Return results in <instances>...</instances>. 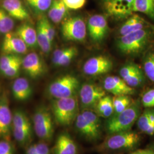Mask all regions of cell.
<instances>
[{
	"mask_svg": "<svg viewBox=\"0 0 154 154\" xmlns=\"http://www.w3.org/2000/svg\"><path fill=\"white\" fill-rule=\"evenodd\" d=\"M112 103L116 114L120 113L126 109L134 102L128 95H118L115 96L112 98Z\"/></svg>",
	"mask_w": 154,
	"mask_h": 154,
	"instance_id": "30",
	"label": "cell"
},
{
	"mask_svg": "<svg viewBox=\"0 0 154 154\" xmlns=\"http://www.w3.org/2000/svg\"><path fill=\"white\" fill-rule=\"evenodd\" d=\"M87 29L91 39L95 42L102 41L109 32V25L106 17L94 14L88 18Z\"/></svg>",
	"mask_w": 154,
	"mask_h": 154,
	"instance_id": "12",
	"label": "cell"
},
{
	"mask_svg": "<svg viewBox=\"0 0 154 154\" xmlns=\"http://www.w3.org/2000/svg\"><path fill=\"white\" fill-rule=\"evenodd\" d=\"M14 26V21L4 9H0V33H11Z\"/></svg>",
	"mask_w": 154,
	"mask_h": 154,
	"instance_id": "29",
	"label": "cell"
},
{
	"mask_svg": "<svg viewBox=\"0 0 154 154\" xmlns=\"http://www.w3.org/2000/svg\"><path fill=\"white\" fill-rule=\"evenodd\" d=\"M95 109L98 116L105 118L111 117L114 112L112 98L110 96L105 95L100 99Z\"/></svg>",
	"mask_w": 154,
	"mask_h": 154,
	"instance_id": "24",
	"label": "cell"
},
{
	"mask_svg": "<svg viewBox=\"0 0 154 154\" xmlns=\"http://www.w3.org/2000/svg\"><path fill=\"white\" fill-rule=\"evenodd\" d=\"M112 62L105 55L93 57L86 61L83 66V72L89 76H98L111 72Z\"/></svg>",
	"mask_w": 154,
	"mask_h": 154,
	"instance_id": "11",
	"label": "cell"
},
{
	"mask_svg": "<svg viewBox=\"0 0 154 154\" xmlns=\"http://www.w3.org/2000/svg\"><path fill=\"white\" fill-rule=\"evenodd\" d=\"M146 22L142 17L137 14H132L119 29L121 36L132 33L144 28Z\"/></svg>",
	"mask_w": 154,
	"mask_h": 154,
	"instance_id": "21",
	"label": "cell"
},
{
	"mask_svg": "<svg viewBox=\"0 0 154 154\" xmlns=\"http://www.w3.org/2000/svg\"><path fill=\"white\" fill-rule=\"evenodd\" d=\"M67 9L62 0H53L48 10L49 19L55 23L62 22L66 16Z\"/></svg>",
	"mask_w": 154,
	"mask_h": 154,
	"instance_id": "22",
	"label": "cell"
},
{
	"mask_svg": "<svg viewBox=\"0 0 154 154\" xmlns=\"http://www.w3.org/2000/svg\"><path fill=\"white\" fill-rule=\"evenodd\" d=\"M25 1L34 11L41 14L49 9L53 0H25Z\"/></svg>",
	"mask_w": 154,
	"mask_h": 154,
	"instance_id": "33",
	"label": "cell"
},
{
	"mask_svg": "<svg viewBox=\"0 0 154 154\" xmlns=\"http://www.w3.org/2000/svg\"><path fill=\"white\" fill-rule=\"evenodd\" d=\"M81 114L83 117L88 122L90 126L93 127L94 130L100 134V120L98 114L94 112L93 110H83Z\"/></svg>",
	"mask_w": 154,
	"mask_h": 154,
	"instance_id": "32",
	"label": "cell"
},
{
	"mask_svg": "<svg viewBox=\"0 0 154 154\" xmlns=\"http://www.w3.org/2000/svg\"><path fill=\"white\" fill-rule=\"evenodd\" d=\"M103 88L115 96L130 95L135 93L134 88L129 86L121 77L109 76L103 81Z\"/></svg>",
	"mask_w": 154,
	"mask_h": 154,
	"instance_id": "16",
	"label": "cell"
},
{
	"mask_svg": "<svg viewBox=\"0 0 154 154\" xmlns=\"http://www.w3.org/2000/svg\"><path fill=\"white\" fill-rule=\"evenodd\" d=\"M37 154H50L48 146L42 142L35 144Z\"/></svg>",
	"mask_w": 154,
	"mask_h": 154,
	"instance_id": "42",
	"label": "cell"
},
{
	"mask_svg": "<svg viewBox=\"0 0 154 154\" xmlns=\"http://www.w3.org/2000/svg\"><path fill=\"white\" fill-rule=\"evenodd\" d=\"M68 9H79L82 8L86 0H62Z\"/></svg>",
	"mask_w": 154,
	"mask_h": 154,
	"instance_id": "41",
	"label": "cell"
},
{
	"mask_svg": "<svg viewBox=\"0 0 154 154\" xmlns=\"http://www.w3.org/2000/svg\"><path fill=\"white\" fill-rule=\"evenodd\" d=\"M75 127L78 131L88 139L93 140L100 137L99 134L94 130L81 113L78 114L75 119Z\"/></svg>",
	"mask_w": 154,
	"mask_h": 154,
	"instance_id": "23",
	"label": "cell"
},
{
	"mask_svg": "<svg viewBox=\"0 0 154 154\" xmlns=\"http://www.w3.org/2000/svg\"><path fill=\"white\" fill-rule=\"evenodd\" d=\"M12 94L18 101H26L33 94V88L29 81L25 78H17L11 86Z\"/></svg>",
	"mask_w": 154,
	"mask_h": 154,
	"instance_id": "18",
	"label": "cell"
},
{
	"mask_svg": "<svg viewBox=\"0 0 154 154\" xmlns=\"http://www.w3.org/2000/svg\"><path fill=\"white\" fill-rule=\"evenodd\" d=\"M149 37V32L144 28L121 36L117 41V47L125 54H136L144 49Z\"/></svg>",
	"mask_w": 154,
	"mask_h": 154,
	"instance_id": "4",
	"label": "cell"
},
{
	"mask_svg": "<svg viewBox=\"0 0 154 154\" xmlns=\"http://www.w3.org/2000/svg\"><path fill=\"white\" fill-rule=\"evenodd\" d=\"M134 2L135 0H103V4L109 16L123 19L132 15Z\"/></svg>",
	"mask_w": 154,
	"mask_h": 154,
	"instance_id": "10",
	"label": "cell"
},
{
	"mask_svg": "<svg viewBox=\"0 0 154 154\" xmlns=\"http://www.w3.org/2000/svg\"><path fill=\"white\" fill-rule=\"evenodd\" d=\"M22 67L28 76L32 79H37L46 72L44 62L35 52L29 53L22 59Z\"/></svg>",
	"mask_w": 154,
	"mask_h": 154,
	"instance_id": "13",
	"label": "cell"
},
{
	"mask_svg": "<svg viewBox=\"0 0 154 154\" xmlns=\"http://www.w3.org/2000/svg\"><path fill=\"white\" fill-rule=\"evenodd\" d=\"M149 119L151 123L154 124V110H149Z\"/></svg>",
	"mask_w": 154,
	"mask_h": 154,
	"instance_id": "46",
	"label": "cell"
},
{
	"mask_svg": "<svg viewBox=\"0 0 154 154\" xmlns=\"http://www.w3.org/2000/svg\"><path fill=\"white\" fill-rule=\"evenodd\" d=\"M51 108L55 121L61 126L72 125L78 115V102L76 96L54 99L51 102Z\"/></svg>",
	"mask_w": 154,
	"mask_h": 154,
	"instance_id": "2",
	"label": "cell"
},
{
	"mask_svg": "<svg viewBox=\"0 0 154 154\" xmlns=\"http://www.w3.org/2000/svg\"></svg>",
	"mask_w": 154,
	"mask_h": 154,
	"instance_id": "48",
	"label": "cell"
},
{
	"mask_svg": "<svg viewBox=\"0 0 154 154\" xmlns=\"http://www.w3.org/2000/svg\"><path fill=\"white\" fill-rule=\"evenodd\" d=\"M37 43L38 46L41 50L45 53H49L52 48V43L50 41L48 36L42 28L41 23L38 21L37 26Z\"/></svg>",
	"mask_w": 154,
	"mask_h": 154,
	"instance_id": "26",
	"label": "cell"
},
{
	"mask_svg": "<svg viewBox=\"0 0 154 154\" xmlns=\"http://www.w3.org/2000/svg\"><path fill=\"white\" fill-rule=\"evenodd\" d=\"M2 8L13 18L19 21H26L30 16L21 0H4Z\"/></svg>",
	"mask_w": 154,
	"mask_h": 154,
	"instance_id": "17",
	"label": "cell"
},
{
	"mask_svg": "<svg viewBox=\"0 0 154 154\" xmlns=\"http://www.w3.org/2000/svg\"><path fill=\"white\" fill-rule=\"evenodd\" d=\"M80 87V82L77 77L66 74L50 83L48 88V93L54 99L70 98L76 96Z\"/></svg>",
	"mask_w": 154,
	"mask_h": 154,
	"instance_id": "3",
	"label": "cell"
},
{
	"mask_svg": "<svg viewBox=\"0 0 154 154\" xmlns=\"http://www.w3.org/2000/svg\"><path fill=\"white\" fill-rule=\"evenodd\" d=\"M53 152L54 154H77V146L69 135L63 133L57 139Z\"/></svg>",
	"mask_w": 154,
	"mask_h": 154,
	"instance_id": "19",
	"label": "cell"
},
{
	"mask_svg": "<svg viewBox=\"0 0 154 154\" xmlns=\"http://www.w3.org/2000/svg\"><path fill=\"white\" fill-rule=\"evenodd\" d=\"M87 26L81 17H72L62 22L61 32L67 41L82 42L86 37Z\"/></svg>",
	"mask_w": 154,
	"mask_h": 154,
	"instance_id": "6",
	"label": "cell"
},
{
	"mask_svg": "<svg viewBox=\"0 0 154 154\" xmlns=\"http://www.w3.org/2000/svg\"><path fill=\"white\" fill-rule=\"evenodd\" d=\"M15 34L22 39L28 48H34L38 46L37 30L28 23H23L18 26Z\"/></svg>",
	"mask_w": 154,
	"mask_h": 154,
	"instance_id": "20",
	"label": "cell"
},
{
	"mask_svg": "<svg viewBox=\"0 0 154 154\" xmlns=\"http://www.w3.org/2000/svg\"><path fill=\"white\" fill-rule=\"evenodd\" d=\"M13 127L32 128L26 114L22 110L17 109L13 114Z\"/></svg>",
	"mask_w": 154,
	"mask_h": 154,
	"instance_id": "28",
	"label": "cell"
},
{
	"mask_svg": "<svg viewBox=\"0 0 154 154\" xmlns=\"http://www.w3.org/2000/svg\"><path fill=\"white\" fill-rule=\"evenodd\" d=\"M25 154H37L35 144H31L28 147V149L26 151Z\"/></svg>",
	"mask_w": 154,
	"mask_h": 154,
	"instance_id": "44",
	"label": "cell"
},
{
	"mask_svg": "<svg viewBox=\"0 0 154 154\" xmlns=\"http://www.w3.org/2000/svg\"><path fill=\"white\" fill-rule=\"evenodd\" d=\"M12 134L18 143L24 145L30 142L32 138V128H12Z\"/></svg>",
	"mask_w": 154,
	"mask_h": 154,
	"instance_id": "27",
	"label": "cell"
},
{
	"mask_svg": "<svg viewBox=\"0 0 154 154\" xmlns=\"http://www.w3.org/2000/svg\"><path fill=\"white\" fill-rule=\"evenodd\" d=\"M143 69L145 75L154 83V53H149L146 56L143 62Z\"/></svg>",
	"mask_w": 154,
	"mask_h": 154,
	"instance_id": "34",
	"label": "cell"
},
{
	"mask_svg": "<svg viewBox=\"0 0 154 154\" xmlns=\"http://www.w3.org/2000/svg\"><path fill=\"white\" fill-rule=\"evenodd\" d=\"M33 129L40 139L49 141L54 134L53 116L46 107L39 106L36 109L33 116Z\"/></svg>",
	"mask_w": 154,
	"mask_h": 154,
	"instance_id": "5",
	"label": "cell"
},
{
	"mask_svg": "<svg viewBox=\"0 0 154 154\" xmlns=\"http://www.w3.org/2000/svg\"><path fill=\"white\" fill-rule=\"evenodd\" d=\"M146 134H147L148 135H154V124H153V123H151V124L150 125V126H149V128H148V129L147 130V131H146Z\"/></svg>",
	"mask_w": 154,
	"mask_h": 154,
	"instance_id": "45",
	"label": "cell"
},
{
	"mask_svg": "<svg viewBox=\"0 0 154 154\" xmlns=\"http://www.w3.org/2000/svg\"><path fill=\"white\" fill-rule=\"evenodd\" d=\"M140 137L136 132L130 131L112 134L102 144L103 149L110 150L131 149L139 142Z\"/></svg>",
	"mask_w": 154,
	"mask_h": 154,
	"instance_id": "8",
	"label": "cell"
},
{
	"mask_svg": "<svg viewBox=\"0 0 154 154\" xmlns=\"http://www.w3.org/2000/svg\"><path fill=\"white\" fill-rule=\"evenodd\" d=\"M134 11L143 13L154 20V0H135Z\"/></svg>",
	"mask_w": 154,
	"mask_h": 154,
	"instance_id": "25",
	"label": "cell"
},
{
	"mask_svg": "<svg viewBox=\"0 0 154 154\" xmlns=\"http://www.w3.org/2000/svg\"><path fill=\"white\" fill-rule=\"evenodd\" d=\"M79 94L83 109L92 110L96 109L100 99L106 95V90L97 85L86 83L81 86Z\"/></svg>",
	"mask_w": 154,
	"mask_h": 154,
	"instance_id": "7",
	"label": "cell"
},
{
	"mask_svg": "<svg viewBox=\"0 0 154 154\" xmlns=\"http://www.w3.org/2000/svg\"><path fill=\"white\" fill-rule=\"evenodd\" d=\"M151 124L149 119V110H146L138 118V128L141 131L146 133Z\"/></svg>",
	"mask_w": 154,
	"mask_h": 154,
	"instance_id": "38",
	"label": "cell"
},
{
	"mask_svg": "<svg viewBox=\"0 0 154 154\" xmlns=\"http://www.w3.org/2000/svg\"><path fill=\"white\" fill-rule=\"evenodd\" d=\"M13 128V114L7 94L0 95V138L8 140L11 138Z\"/></svg>",
	"mask_w": 154,
	"mask_h": 154,
	"instance_id": "9",
	"label": "cell"
},
{
	"mask_svg": "<svg viewBox=\"0 0 154 154\" xmlns=\"http://www.w3.org/2000/svg\"><path fill=\"white\" fill-rule=\"evenodd\" d=\"M22 59L23 58H21L20 60L15 62L3 72L2 74L5 77L11 78L17 77L20 72L21 68L22 67Z\"/></svg>",
	"mask_w": 154,
	"mask_h": 154,
	"instance_id": "37",
	"label": "cell"
},
{
	"mask_svg": "<svg viewBox=\"0 0 154 154\" xmlns=\"http://www.w3.org/2000/svg\"><path fill=\"white\" fill-rule=\"evenodd\" d=\"M21 57L18 55L4 54L0 58V72L2 74L9 67Z\"/></svg>",
	"mask_w": 154,
	"mask_h": 154,
	"instance_id": "35",
	"label": "cell"
},
{
	"mask_svg": "<svg viewBox=\"0 0 154 154\" xmlns=\"http://www.w3.org/2000/svg\"><path fill=\"white\" fill-rule=\"evenodd\" d=\"M139 102H134L121 112L112 116L106 123V129L110 134L130 131L140 115Z\"/></svg>",
	"mask_w": 154,
	"mask_h": 154,
	"instance_id": "1",
	"label": "cell"
},
{
	"mask_svg": "<svg viewBox=\"0 0 154 154\" xmlns=\"http://www.w3.org/2000/svg\"><path fill=\"white\" fill-rule=\"evenodd\" d=\"M142 103L145 107H154V88H151L143 94Z\"/></svg>",
	"mask_w": 154,
	"mask_h": 154,
	"instance_id": "39",
	"label": "cell"
},
{
	"mask_svg": "<svg viewBox=\"0 0 154 154\" xmlns=\"http://www.w3.org/2000/svg\"><path fill=\"white\" fill-rule=\"evenodd\" d=\"M78 50L75 46H70L65 48V50L55 64V66L64 67L70 63L72 60L77 56Z\"/></svg>",
	"mask_w": 154,
	"mask_h": 154,
	"instance_id": "31",
	"label": "cell"
},
{
	"mask_svg": "<svg viewBox=\"0 0 154 154\" xmlns=\"http://www.w3.org/2000/svg\"><path fill=\"white\" fill-rule=\"evenodd\" d=\"M119 73L122 79L132 88L141 86L144 82L142 70L134 63L129 62L125 64L121 69Z\"/></svg>",
	"mask_w": 154,
	"mask_h": 154,
	"instance_id": "14",
	"label": "cell"
},
{
	"mask_svg": "<svg viewBox=\"0 0 154 154\" xmlns=\"http://www.w3.org/2000/svg\"><path fill=\"white\" fill-rule=\"evenodd\" d=\"M38 21L41 23L50 41L53 44L55 38V30L51 22H50L49 20L46 17L42 16L39 19Z\"/></svg>",
	"mask_w": 154,
	"mask_h": 154,
	"instance_id": "36",
	"label": "cell"
},
{
	"mask_svg": "<svg viewBox=\"0 0 154 154\" xmlns=\"http://www.w3.org/2000/svg\"><path fill=\"white\" fill-rule=\"evenodd\" d=\"M0 154H14V149L9 140H0Z\"/></svg>",
	"mask_w": 154,
	"mask_h": 154,
	"instance_id": "40",
	"label": "cell"
},
{
	"mask_svg": "<svg viewBox=\"0 0 154 154\" xmlns=\"http://www.w3.org/2000/svg\"><path fill=\"white\" fill-rule=\"evenodd\" d=\"M28 47L21 39L11 32L5 34L1 50L4 54L20 55L28 51Z\"/></svg>",
	"mask_w": 154,
	"mask_h": 154,
	"instance_id": "15",
	"label": "cell"
},
{
	"mask_svg": "<svg viewBox=\"0 0 154 154\" xmlns=\"http://www.w3.org/2000/svg\"><path fill=\"white\" fill-rule=\"evenodd\" d=\"M129 154H154V150L149 149H140Z\"/></svg>",
	"mask_w": 154,
	"mask_h": 154,
	"instance_id": "43",
	"label": "cell"
},
{
	"mask_svg": "<svg viewBox=\"0 0 154 154\" xmlns=\"http://www.w3.org/2000/svg\"><path fill=\"white\" fill-rule=\"evenodd\" d=\"M151 28H152V30L154 32V25H151Z\"/></svg>",
	"mask_w": 154,
	"mask_h": 154,
	"instance_id": "47",
	"label": "cell"
}]
</instances>
